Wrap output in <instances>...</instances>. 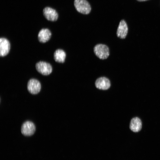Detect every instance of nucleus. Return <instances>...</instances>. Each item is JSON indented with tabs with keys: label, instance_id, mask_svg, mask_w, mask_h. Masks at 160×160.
Listing matches in <instances>:
<instances>
[{
	"label": "nucleus",
	"instance_id": "9",
	"mask_svg": "<svg viewBox=\"0 0 160 160\" xmlns=\"http://www.w3.org/2000/svg\"><path fill=\"white\" fill-rule=\"evenodd\" d=\"M128 28L124 20H121L119 23L116 32L117 36L121 39H125L128 33Z\"/></svg>",
	"mask_w": 160,
	"mask_h": 160
},
{
	"label": "nucleus",
	"instance_id": "7",
	"mask_svg": "<svg viewBox=\"0 0 160 160\" xmlns=\"http://www.w3.org/2000/svg\"><path fill=\"white\" fill-rule=\"evenodd\" d=\"M10 48V44L9 40L4 38L0 39V56L4 57L9 53Z\"/></svg>",
	"mask_w": 160,
	"mask_h": 160
},
{
	"label": "nucleus",
	"instance_id": "2",
	"mask_svg": "<svg viewBox=\"0 0 160 160\" xmlns=\"http://www.w3.org/2000/svg\"><path fill=\"white\" fill-rule=\"evenodd\" d=\"M94 52L95 55L101 59H107L109 55L108 47L106 45L98 44L94 48Z\"/></svg>",
	"mask_w": 160,
	"mask_h": 160
},
{
	"label": "nucleus",
	"instance_id": "3",
	"mask_svg": "<svg viewBox=\"0 0 160 160\" xmlns=\"http://www.w3.org/2000/svg\"><path fill=\"white\" fill-rule=\"evenodd\" d=\"M35 66L36 70L43 75H49L52 71L51 65L45 62L39 61L36 64Z\"/></svg>",
	"mask_w": 160,
	"mask_h": 160
},
{
	"label": "nucleus",
	"instance_id": "5",
	"mask_svg": "<svg viewBox=\"0 0 160 160\" xmlns=\"http://www.w3.org/2000/svg\"><path fill=\"white\" fill-rule=\"evenodd\" d=\"M27 89L31 94L35 95L38 93L41 89V84L37 79H30L27 84Z\"/></svg>",
	"mask_w": 160,
	"mask_h": 160
},
{
	"label": "nucleus",
	"instance_id": "6",
	"mask_svg": "<svg viewBox=\"0 0 160 160\" xmlns=\"http://www.w3.org/2000/svg\"><path fill=\"white\" fill-rule=\"evenodd\" d=\"M43 15L48 20L56 21L58 17V15L56 10L49 7L44 8L43 10Z\"/></svg>",
	"mask_w": 160,
	"mask_h": 160
},
{
	"label": "nucleus",
	"instance_id": "8",
	"mask_svg": "<svg viewBox=\"0 0 160 160\" xmlns=\"http://www.w3.org/2000/svg\"><path fill=\"white\" fill-rule=\"evenodd\" d=\"M95 84L96 88L103 90L108 89L111 86L109 80L105 77H101L98 78L96 80Z\"/></svg>",
	"mask_w": 160,
	"mask_h": 160
},
{
	"label": "nucleus",
	"instance_id": "1",
	"mask_svg": "<svg viewBox=\"0 0 160 160\" xmlns=\"http://www.w3.org/2000/svg\"><path fill=\"white\" fill-rule=\"evenodd\" d=\"M74 6L76 10L81 13L87 15L91 11V7L86 0H74Z\"/></svg>",
	"mask_w": 160,
	"mask_h": 160
},
{
	"label": "nucleus",
	"instance_id": "4",
	"mask_svg": "<svg viewBox=\"0 0 160 160\" xmlns=\"http://www.w3.org/2000/svg\"><path fill=\"white\" fill-rule=\"evenodd\" d=\"M36 127L32 121H27L25 122L21 127V132L25 136H30L33 135L36 131Z\"/></svg>",
	"mask_w": 160,
	"mask_h": 160
},
{
	"label": "nucleus",
	"instance_id": "10",
	"mask_svg": "<svg viewBox=\"0 0 160 160\" xmlns=\"http://www.w3.org/2000/svg\"><path fill=\"white\" fill-rule=\"evenodd\" d=\"M51 35V33L49 29L43 28L39 33L38 39L40 42L44 43L50 39Z\"/></svg>",
	"mask_w": 160,
	"mask_h": 160
},
{
	"label": "nucleus",
	"instance_id": "13",
	"mask_svg": "<svg viewBox=\"0 0 160 160\" xmlns=\"http://www.w3.org/2000/svg\"><path fill=\"white\" fill-rule=\"evenodd\" d=\"M137 0L139 1H147L148 0Z\"/></svg>",
	"mask_w": 160,
	"mask_h": 160
},
{
	"label": "nucleus",
	"instance_id": "12",
	"mask_svg": "<svg viewBox=\"0 0 160 160\" xmlns=\"http://www.w3.org/2000/svg\"><path fill=\"white\" fill-rule=\"evenodd\" d=\"M66 56L65 52L62 49H57L54 54V58L56 62L59 63H64Z\"/></svg>",
	"mask_w": 160,
	"mask_h": 160
},
{
	"label": "nucleus",
	"instance_id": "11",
	"mask_svg": "<svg viewBox=\"0 0 160 160\" xmlns=\"http://www.w3.org/2000/svg\"><path fill=\"white\" fill-rule=\"evenodd\" d=\"M142 127L141 120L138 117L133 118L131 120L129 128L132 131L137 132L140 131Z\"/></svg>",
	"mask_w": 160,
	"mask_h": 160
}]
</instances>
